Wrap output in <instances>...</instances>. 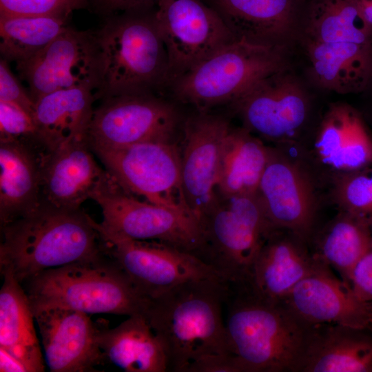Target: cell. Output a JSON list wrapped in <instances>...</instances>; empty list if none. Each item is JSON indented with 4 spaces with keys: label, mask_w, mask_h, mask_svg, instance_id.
I'll use <instances>...</instances> for the list:
<instances>
[{
    "label": "cell",
    "mask_w": 372,
    "mask_h": 372,
    "mask_svg": "<svg viewBox=\"0 0 372 372\" xmlns=\"http://www.w3.org/2000/svg\"><path fill=\"white\" fill-rule=\"evenodd\" d=\"M230 286L220 278L185 282L149 299L145 317L159 339L167 371L229 351L222 309Z\"/></svg>",
    "instance_id": "obj_1"
},
{
    "label": "cell",
    "mask_w": 372,
    "mask_h": 372,
    "mask_svg": "<svg viewBox=\"0 0 372 372\" xmlns=\"http://www.w3.org/2000/svg\"><path fill=\"white\" fill-rule=\"evenodd\" d=\"M1 273L10 272L22 285L38 274L105 254L94 220L81 209L39 205L1 226Z\"/></svg>",
    "instance_id": "obj_2"
},
{
    "label": "cell",
    "mask_w": 372,
    "mask_h": 372,
    "mask_svg": "<svg viewBox=\"0 0 372 372\" xmlns=\"http://www.w3.org/2000/svg\"><path fill=\"white\" fill-rule=\"evenodd\" d=\"M231 288L225 324L241 372H300L311 325L283 302L264 300L246 286Z\"/></svg>",
    "instance_id": "obj_3"
},
{
    "label": "cell",
    "mask_w": 372,
    "mask_h": 372,
    "mask_svg": "<svg viewBox=\"0 0 372 372\" xmlns=\"http://www.w3.org/2000/svg\"><path fill=\"white\" fill-rule=\"evenodd\" d=\"M22 285L33 312L62 308L87 314L145 316L149 303L106 255L45 271Z\"/></svg>",
    "instance_id": "obj_4"
},
{
    "label": "cell",
    "mask_w": 372,
    "mask_h": 372,
    "mask_svg": "<svg viewBox=\"0 0 372 372\" xmlns=\"http://www.w3.org/2000/svg\"><path fill=\"white\" fill-rule=\"evenodd\" d=\"M95 32L102 67L96 99L126 94L157 95L168 87V56L156 23L155 10L107 18Z\"/></svg>",
    "instance_id": "obj_5"
},
{
    "label": "cell",
    "mask_w": 372,
    "mask_h": 372,
    "mask_svg": "<svg viewBox=\"0 0 372 372\" xmlns=\"http://www.w3.org/2000/svg\"><path fill=\"white\" fill-rule=\"evenodd\" d=\"M200 258L230 287L246 285L262 247L277 230L269 222L256 194L218 195L200 220Z\"/></svg>",
    "instance_id": "obj_6"
},
{
    "label": "cell",
    "mask_w": 372,
    "mask_h": 372,
    "mask_svg": "<svg viewBox=\"0 0 372 372\" xmlns=\"http://www.w3.org/2000/svg\"><path fill=\"white\" fill-rule=\"evenodd\" d=\"M285 67L282 48L236 40L169 87L178 100L203 113L217 105L233 103L260 80Z\"/></svg>",
    "instance_id": "obj_7"
},
{
    "label": "cell",
    "mask_w": 372,
    "mask_h": 372,
    "mask_svg": "<svg viewBox=\"0 0 372 372\" xmlns=\"http://www.w3.org/2000/svg\"><path fill=\"white\" fill-rule=\"evenodd\" d=\"M90 147L127 192L195 216L183 190L180 152L172 142H146L118 147Z\"/></svg>",
    "instance_id": "obj_8"
},
{
    "label": "cell",
    "mask_w": 372,
    "mask_h": 372,
    "mask_svg": "<svg viewBox=\"0 0 372 372\" xmlns=\"http://www.w3.org/2000/svg\"><path fill=\"white\" fill-rule=\"evenodd\" d=\"M92 200L101 209L103 220L98 225L103 230L134 240L165 242L199 257L203 240L195 216L141 200L125 191L112 175Z\"/></svg>",
    "instance_id": "obj_9"
},
{
    "label": "cell",
    "mask_w": 372,
    "mask_h": 372,
    "mask_svg": "<svg viewBox=\"0 0 372 372\" xmlns=\"http://www.w3.org/2000/svg\"><path fill=\"white\" fill-rule=\"evenodd\" d=\"M94 226L103 254L115 261L149 299L185 282L220 278L211 267L190 252L159 241L134 240L112 234L95 221Z\"/></svg>",
    "instance_id": "obj_10"
},
{
    "label": "cell",
    "mask_w": 372,
    "mask_h": 372,
    "mask_svg": "<svg viewBox=\"0 0 372 372\" xmlns=\"http://www.w3.org/2000/svg\"><path fill=\"white\" fill-rule=\"evenodd\" d=\"M155 20L167 52L169 85L236 41L217 12L202 0H158Z\"/></svg>",
    "instance_id": "obj_11"
},
{
    "label": "cell",
    "mask_w": 372,
    "mask_h": 372,
    "mask_svg": "<svg viewBox=\"0 0 372 372\" xmlns=\"http://www.w3.org/2000/svg\"><path fill=\"white\" fill-rule=\"evenodd\" d=\"M17 70L34 102L46 94L73 87L89 88L96 94L102 74L96 32L68 26L34 56L17 63Z\"/></svg>",
    "instance_id": "obj_12"
},
{
    "label": "cell",
    "mask_w": 372,
    "mask_h": 372,
    "mask_svg": "<svg viewBox=\"0 0 372 372\" xmlns=\"http://www.w3.org/2000/svg\"><path fill=\"white\" fill-rule=\"evenodd\" d=\"M178 123L175 107L156 94L113 96L94 109L87 140L107 147L172 142Z\"/></svg>",
    "instance_id": "obj_13"
},
{
    "label": "cell",
    "mask_w": 372,
    "mask_h": 372,
    "mask_svg": "<svg viewBox=\"0 0 372 372\" xmlns=\"http://www.w3.org/2000/svg\"><path fill=\"white\" fill-rule=\"evenodd\" d=\"M231 105L244 127L274 142L296 136L309 112L305 88L286 67L260 80Z\"/></svg>",
    "instance_id": "obj_14"
},
{
    "label": "cell",
    "mask_w": 372,
    "mask_h": 372,
    "mask_svg": "<svg viewBox=\"0 0 372 372\" xmlns=\"http://www.w3.org/2000/svg\"><path fill=\"white\" fill-rule=\"evenodd\" d=\"M230 127L224 117L205 112L188 120L185 127L182 183L187 205L200 223L218 196L221 148Z\"/></svg>",
    "instance_id": "obj_15"
},
{
    "label": "cell",
    "mask_w": 372,
    "mask_h": 372,
    "mask_svg": "<svg viewBox=\"0 0 372 372\" xmlns=\"http://www.w3.org/2000/svg\"><path fill=\"white\" fill-rule=\"evenodd\" d=\"M317 258L313 271L282 302L310 325L328 323L372 329V303L360 300L348 284Z\"/></svg>",
    "instance_id": "obj_16"
},
{
    "label": "cell",
    "mask_w": 372,
    "mask_h": 372,
    "mask_svg": "<svg viewBox=\"0 0 372 372\" xmlns=\"http://www.w3.org/2000/svg\"><path fill=\"white\" fill-rule=\"evenodd\" d=\"M256 194L275 229L286 230L304 240L316 214L311 183L295 163L271 149Z\"/></svg>",
    "instance_id": "obj_17"
},
{
    "label": "cell",
    "mask_w": 372,
    "mask_h": 372,
    "mask_svg": "<svg viewBox=\"0 0 372 372\" xmlns=\"http://www.w3.org/2000/svg\"><path fill=\"white\" fill-rule=\"evenodd\" d=\"M33 313L50 371H96V366L105 360L99 344L101 325L88 314L62 308Z\"/></svg>",
    "instance_id": "obj_18"
},
{
    "label": "cell",
    "mask_w": 372,
    "mask_h": 372,
    "mask_svg": "<svg viewBox=\"0 0 372 372\" xmlns=\"http://www.w3.org/2000/svg\"><path fill=\"white\" fill-rule=\"evenodd\" d=\"M87 140L44 154L39 205L76 210L106 183L110 174L96 162Z\"/></svg>",
    "instance_id": "obj_19"
},
{
    "label": "cell",
    "mask_w": 372,
    "mask_h": 372,
    "mask_svg": "<svg viewBox=\"0 0 372 372\" xmlns=\"http://www.w3.org/2000/svg\"><path fill=\"white\" fill-rule=\"evenodd\" d=\"M274 231L267 239L245 285L258 297L273 302H282L318 262L304 246L303 239L290 231Z\"/></svg>",
    "instance_id": "obj_20"
},
{
    "label": "cell",
    "mask_w": 372,
    "mask_h": 372,
    "mask_svg": "<svg viewBox=\"0 0 372 372\" xmlns=\"http://www.w3.org/2000/svg\"><path fill=\"white\" fill-rule=\"evenodd\" d=\"M236 40L283 48L296 27L293 0H208Z\"/></svg>",
    "instance_id": "obj_21"
},
{
    "label": "cell",
    "mask_w": 372,
    "mask_h": 372,
    "mask_svg": "<svg viewBox=\"0 0 372 372\" xmlns=\"http://www.w3.org/2000/svg\"><path fill=\"white\" fill-rule=\"evenodd\" d=\"M314 147L319 161L338 174L372 165V135L361 114L345 103L329 107Z\"/></svg>",
    "instance_id": "obj_22"
},
{
    "label": "cell",
    "mask_w": 372,
    "mask_h": 372,
    "mask_svg": "<svg viewBox=\"0 0 372 372\" xmlns=\"http://www.w3.org/2000/svg\"><path fill=\"white\" fill-rule=\"evenodd\" d=\"M370 330L338 324L311 325L300 372H372Z\"/></svg>",
    "instance_id": "obj_23"
},
{
    "label": "cell",
    "mask_w": 372,
    "mask_h": 372,
    "mask_svg": "<svg viewBox=\"0 0 372 372\" xmlns=\"http://www.w3.org/2000/svg\"><path fill=\"white\" fill-rule=\"evenodd\" d=\"M96 99L92 90L73 87L46 94L35 101L37 136L47 152L87 140Z\"/></svg>",
    "instance_id": "obj_24"
},
{
    "label": "cell",
    "mask_w": 372,
    "mask_h": 372,
    "mask_svg": "<svg viewBox=\"0 0 372 372\" xmlns=\"http://www.w3.org/2000/svg\"><path fill=\"white\" fill-rule=\"evenodd\" d=\"M40 147L0 142V221L8 224L39 206L42 160Z\"/></svg>",
    "instance_id": "obj_25"
},
{
    "label": "cell",
    "mask_w": 372,
    "mask_h": 372,
    "mask_svg": "<svg viewBox=\"0 0 372 372\" xmlns=\"http://www.w3.org/2000/svg\"><path fill=\"white\" fill-rule=\"evenodd\" d=\"M309 74L320 87L339 94L366 91L372 83V45L306 40Z\"/></svg>",
    "instance_id": "obj_26"
},
{
    "label": "cell",
    "mask_w": 372,
    "mask_h": 372,
    "mask_svg": "<svg viewBox=\"0 0 372 372\" xmlns=\"http://www.w3.org/2000/svg\"><path fill=\"white\" fill-rule=\"evenodd\" d=\"M102 325L99 344L105 360L125 372L167 371L164 349L145 316H128L113 329Z\"/></svg>",
    "instance_id": "obj_27"
},
{
    "label": "cell",
    "mask_w": 372,
    "mask_h": 372,
    "mask_svg": "<svg viewBox=\"0 0 372 372\" xmlns=\"http://www.w3.org/2000/svg\"><path fill=\"white\" fill-rule=\"evenodd\" d=\"M1 275L0 348L20 360L28 372H43L44 362L28 296L12 273L4 272Z\"/></svg>",
    "instance_id": "obj_28"
},
{
    "label": "cell",
    "mask_w": 372,
    "mask_h": 372,
    "mask_svg": "<svg viewBox=\"0 0 372 372\" xmlns=\"http://www.w3.org/2000/svg\"><path fill=\"white\" fill-rule=\"evenodd\" d=\"M271 149L246 129L230 127L222 145L218 194H256Z\"/></svg>",
    "instance_id": "obj_29"
},
{
    "label": "cell",
    "mask_w": 372,
    "mask_h": 372,
    "mask_svg": "<svg viewBox=\"0 0 372 372\" xmlns=\"http://www.w3.org/2000/svg\"><path fill=\"white\" fill-rule=\"evenodd\" d=\"M304 30L306 40L372 45V30L358 0H313Z\"/></svg>",
    "instance_id": "obj_30"
},
{
    "label": "cell",
    "mask_w": 372,
    "mask_h": 372,
    "mask_svg": "<svg viewBox=\"0 0 372 372\" xmlns=\"http://www.w3.org/2000/svg\"><path fill=\"white\" fill-rule=\"evenodd\" d=\"M371 249L366 221L341 211L322 230L314 255L349 285L353 268Z\"/></svg>",
    "instance_id": "obj_31"
},
{
    "label": "cell",
    "mask_w": 372,
    "mask_h": 372,
    "mask_svg": "<svg viewBox=\"0 0 372 372\" xmlns=\"http://www.w3.org/2000/svg\"><path fill=\"white\" fill-rule=\"evenodd\" d=\"M66 21L52 17L0 14L1 58L16 64L29 60L68 26Z\"/></svg>",
    "instance_id": "obj_32"
},
{
    "label": "cell",
    "mask_w": 372,
    "mask_h": 372,
    "mask_svg": "<svg viewBox=\"0 0 372 372\" xmlns=\"http://www.w3.org/2000/svg\"><path fill=\"white\" fill-rule=\"evenodd\" d=\"M338 174L332 189L335 204L366 221L372 218V165Z\"/></svg>",
    "instance_id": "obj_33"
},
{
    "label": "cell",
    "mask_w": 372,
    "mask_h": 372,
    "mask_svg": "<svg viewBox=\"0 0 372 372\" xmlns=\"http://www.w3.org/2000/svg\"><path fill=\"white\" fill-rule=\"evenodd\" d=\"M89 6V0H0V14L52 17L67 20L74 11Z\"/></svg>",
    "instance_id": "obj_34"
},
{
    "label": "cell",
    "mask_w": 372,
    "mask_h": 372,
    "mask_svg": "<svg viewBox=\"0 0 372 372\" xmlns=\"http://www.w3.org/2000/svg\"><path fill=\"white\" fill-rule=\"evenodd\" d=\"M0 142H21L43 148L34 118L19 106L3 101H0Z\"/></svg>",
    "instance_id": "obj_35"
},
{
    "label": "cell",
    "mask_w": 372,
    "mask_h": 372,
    "mask_svg": "<svg viewBox=\"0 0 372 372\" xmlns=\"http://www.w3.org/2000/svg\"><path fill=\"white\" fill-rule=\"evenodd\" d=\"M0 101L16 105L34 118L35 102L11 72L8 62L0 59Z\"/></svg>",
    "instance_id": "obj_36"
},
{
    "label": "cell",
    "mask_w": 372,
    "mask_h": 372,
    "mask_svg": "<svg viewBox=\"0 0 372 372\" xmlns=\"http://www.w3.org/2000/svg\"><path fill=\"white\" fill-rule=\"evenodd\" d=\"M158 0H89L96 13L109 18L122 14L145 13L154 11Z\"/></svg>",
    "instance_id": "obj_37"
},
{
    "label": "cell",
    "mask_w": 372,
    "mask_h": 372,
    "mask_svg": "<svg viewBox=\"0 0 372 372\" xmlns=\"http://www.w3.org/2000/svg\"><path fill=\"white\" fill-rule=\"evenodd\" d=\"M349 285L360 300L372 303V249L353 268Z\"/></svg>",
    "instance_id": "obj_38"
},
{
    "label": "cell",
    "mask_w": 372,
    "mask_h": 372,
    "mask_svg": "<svg viewBox=\"0 0 372 372\" xmlns=\"http://www.w3.org/2000/svg\"><path fill=\"white\" fill-rule=\"evenodd\" d=\"M186 372H241V370L231 353H216L194 362Z\"/></svg>",
    "instance_id": "obj_39"
},
{
    "label": "cell",
    "mask_w": 372,
    "mask_h": 372,
    "mask_svg": "<svg viewBox=\"0 0 372 372\" xmlns=\"http://www.w3.org/2000/svg\"><path fill=\"white\" fill-rule=\"evenodd\" d=\"M0 371L28 372V370L20 360L0 348Z\"/></svg>",
    "instance_id": "obj_40"
},
{
    "label": "cell",
    "mask_w": 372,
    "mask_h": 372,
    "mask_svg": "<svg viewBox=\"0 0 372 372\" xmlns=\"http://www.w3.org/2000/svg\"><path fill=\"white\" fill-rule=\"evenodd\" d=\"M369 231V236H370V242H371V247L372 249V218L366 221Z\"/></svg>",
    "instance_id": "obj_41"
},
{
    "label": "cell",
    "mask_w": 372,
    "mask_h": 372,
    "mask_svg": "<svg viewBox=\"0 0 372 372\" xmlns=\"http://www.w3.org/2000/svg\"><path fill=\"white\" fill-rule=\"evenodd\" d=\"M371 85H372V83H371Z\"/></svg>",
    "instance_id": "obj_42"
},
{
    "label": "cell",
    "mask_w": 372,
    "mask_h": 372,
    "mask_svg": "<svg viewBox=\"0 0 372 372\" xmlns=\"http://www.w3.org/2000/svg\"><path fill=\"white\" fill-rule=\"evenodd\" d=\"M372 1V0H371Z\"/></svg>",
    "instance_id": "obj_43"
}]
</instances>
